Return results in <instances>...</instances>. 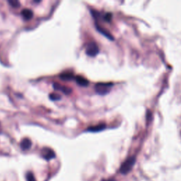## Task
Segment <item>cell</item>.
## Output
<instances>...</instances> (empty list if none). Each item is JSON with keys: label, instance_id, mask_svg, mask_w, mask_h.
Returning <instances> with one entry per match:
<instances>
[{"label": "cell", "instance_id": "cell-1", "mask_svg": "<svg viewBox=\"0 0 181 181\" xmlns=\"http://www.w3.org/2000/svg\"><path fill=\"white\" fill-rule=\"evenodd\" d=\"M135 163V158L134 157L128 158L120 167V171L122 174H128L132 170L133 166Z\"/></svg>", "mask_w": 181, "mask_h": 181}, {"label": "cell", "instance_id": "cell-2", "mask_svg": "<svg viewBox=\"0 0 181 181\" xmlns=\"http://www.w3.org/2000/svg\"><path fill=\"white\" fill-rule=\"evenodd\" d=\"M113 86L112 83H99L95 86V90L100 95H105L109 93Z\"/></svg>", "mask_w": 181, "mask_h": 181}, {"label": "cell", "instance_id": "cell-3", "mask_svg": "<svg viewBox=\"0 0 181 181\" xmlns=\"http://www.w3.org/2000/svg\"><path fill=\"white\" fill-rule=\"evenodd\" d=\"M99 53V48L97 44L94 42L89 43L86 45V53L90 57H94Z\"/></svg>", "mask_w": 181, "mask_h": 181}, {"label": "cell", "instance_id": "cell-4", "mask_svg": "<svg viewBox=\"0 0 181 181\" xmlns=\"http://www.w3.org/2000/svg\"><path fill=\"white\" fill-rule=\"evenodd\" d=\"M42 156L45 159L50 160L55 157V154L50 148H44L42 150Z\"/></svg>", "mask_w": 181, "mask_h": 181}, {"label": "cell", "instance_id": "cell-5", "mask_svg": "<svg viewBox=\"0 0 181 181\" xmlns=\"http://www.w3.org/2000/svg\"><path fill=\"white\" fill-rule=\"evenodd\" d=\"M53 88L55 90H60L62 92H63L65 94H69L72 92V89H70L69 87L65 86H62L61 84H57V83H55L53 84Z\"/></svg>", "mask_w": 181, "mask_h": 181}, {"label": "cell", "instance_id": "cell-6", "mask_svg": "<svg viewBox=\"0 0 181 181\" xmlns=\"http://www.w3.org/2000/svg\"><path fill=\"white\" fill-rule=\"evenodd\" d=\"M31 145H32L31 141L29 139L26 138L23 139L21 142V148L23 150H27V149H29L31 148Z\"/></svg>", "mask_w": 181, "mask_h": 181}, {"label": "cell", "instance_id": "cell-7", "mask_svg": "<svg viewBox=\"0 0 181 181\" xmlns=\"http://www.w3.org/2000/svg\"><path fill=\"white\" fill-rule=\"evenodd\" d=\"M76 82L79 86H87L89 85V81L82 76H76Z\"/></svg>", "mask_w": 181, "mask_h": 181}, {"label": "cell", "instance_id": "cell-8", "mask_svg": "<svg viewBox=\"0 0 181 181\" xmlns=\"http://www.w3.org/2000/svg\"><path fill=\"white\" fill-rule=\"evenodd\" d=\"M21 15H22L23 17L24 18V19L29 20L33 17V13L31 9H25L21 11Z\"/></svg>", "mask_w": 181, "mask_h": 181}, {"label": "cell", "instance_id": "cell-9", "mask_svg": "<svg viewBox=\"0 0 181 181\" xmlns=\"http://www.w3.org/2000/svg\"><path fill=\"white\" fill-rule=\"evenodd\" d=\"M105 128V124H98V125L95 126H91L89 127V128H87V131H89V132H99V131H101L104 130Z\"/></svg>", "mask_w": 181, "mask_h": 181}, {"label": "cell", "instance_id": "cell-10", "mask_svg": "<svg viewBox=\"0 0 181 181\" xmlns=\"http://www.w3.org/2000/svg\"><path fill=\"white\" fill-rule=\"evenodd\" d=\"M96 26L97 30L99 31L100 33H101L103 35H105V36L107 37V38H108L109 39H111V40H113V37H112V35H111V33H110L109 32H108V31H105V28H102L101 26H98V25H96V26Z\"/></svg>", "mask_w": 181, "mask_h": 181}, {"label": "cell", "instance_id": "cell-11", "mask_svg": "<svg viewBox=\"0 0 181 181\" xmlns=\"http://www.w3.org/2000/svg\"><path fill=\"white\" fill-rule=\"evenodd\" d=\"M60 78H61L62 80L69 81L73 79L74 75L72 73H63L60 75Z\"/></svg>", "mask_w": 181, "mask_h": 181}, {"label": "cell", "instance_id": "cell-12", "mask_svg": "<svg viewBox=\"0 0 181 181\" xmlns=\"http://www.w3.org/2000/svg\"><path fill=\"white\" fill-rule=\"evenodd\" d=\"M26 179H27V181H36L35 179L34 176H33V174L31 172L27 173Z\"/></svg>", "mask_w": 181, "mask_h": 181}, {"label": "cell", "instance_id": "cell-13", "mask_svg": "<svg viewBox=\"0 0 181 181\" xmlns=\"http://www.w3.org/2000/svg\"><path fill=\"white\" fill-rule=\"evenodd\" d=\"M50 99L53 101H57V100L60 99V95H59L57 93H51L50 94Z\"/></svg>", "mask_w": 181, "mask_h": 181}, {"label": "cell", "instance_id": "cell-14", "mask_svg": "<svg viewBox=\"0 0 181 181\" xmlns=\"http://www.w3.org/2000/svg\"><path fill=\"white\" fill-rule=\"evenodd\" d=\"M9 3L10 4V5L11 6V7L17 8L20 6V2L18 1H9Z\"/></svg>", "mask_w": 181, "mask_h": 181}, {"label": "cell", "instance_id": "cell-15", "mask_svg": "<svg viewBox=\"0 0 181 181\" xmlns=\"http://www.w3.org/2000/svg\"><path fill=\"white\" fill-rule=\"evenodd\" d=\"M111 18H112V15L110 13H107L105 16H104V19L107 21H110L111 20Z\"/></svg>", "mask_w": 181, "mask_h": 181}, {"label": "cell", "instance_id": "cell-16", "mask_svg": "<svg viewBox=\"0 0 181 181\" xmlns=\"http://www.w3.org/2000/svg\"><path fill=\"white\" fill-rule=\"evenodd\" d=\"M105 181H115V180H114V179H109V180H105Z\"/></svg>", "mask_w": 181, "mask_h": 181}]
</instances>
